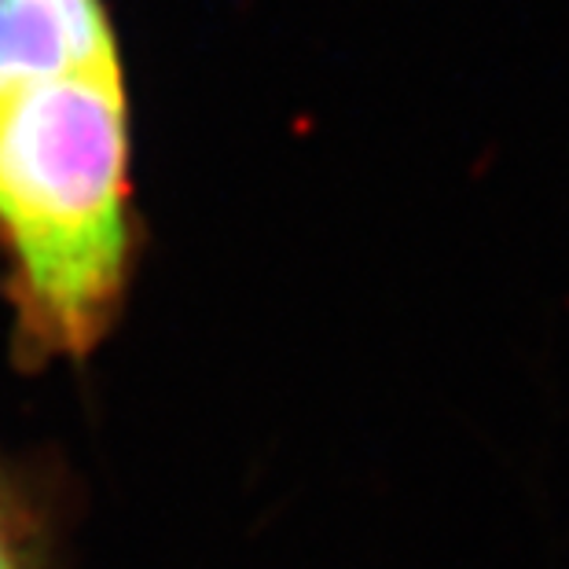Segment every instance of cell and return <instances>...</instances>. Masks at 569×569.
I'll return each instance as SVG.
<instances>
[{
  "label": "cell",
  "instance_id": "obj_2",
  "mask_svg": "<svg viewBox=\"0 0 569 569\" xmlns=\"http://www.w3.org/2000/svg\"><path fill=\"white\" fill-rule=\"evenodd\" d=\"M74 67H118L100 0H0V100Z\"/></svg>",
  "mask_w": 569,
  "mask_h": 569
},
{
  "label": "cell",
  "instance_id": "obj_1",
  "mask_svg": "<svg viewBox=\"0 0 569 569\" xmlns=\"http://www.w3.org/2000/svg\"><path fill=\"white\" fill-rule=\"evenodd\" d=\"M122 67H74L0 100V236L22 327L44 353L107 331L129 258Z\"/></svg>",
  "mask_w": 569,
  "mask_h": 569
},
{
  "label": "cell",
  "instance_id": "obj_3",
  "mask_svg": "<svg viewBox=\"0 0 569 569\" xmlns=\"http://www.w3.org/2000/svg\"><path fill=\"white\" fill-rule=\"evenodd\" d=\"M0 569H19V566H16V559H4V562H0Z\"/></svg>",
  "mask_w": 569,
  "mask_h": 569
},
{
  "label": "cell",
  "instance_id": "obj_4",
  "mask_svg": "<svg viewBox=\"0 0 569 569\" xmlns=\"http://www.w3.org/2000/svg\"><path fill=\"white\" fill-rule=\"evenodd\" d=\"M70 4H92V0H70Z\"/></svg>",
  "mask_w": 569,
  "mask_h": 569
}]
</instances>
